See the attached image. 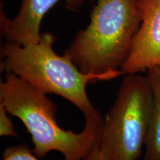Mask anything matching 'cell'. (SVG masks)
I'll return each instance as SVG.
<instances>
[{
    "instance_id": "cell-9",
    "label": "cell",
    "mask_w": 160,
    "mask_h": 160,
    "mask_svg": "<svg viewBox=\"0 0 160 160\" xmlns=\"http://www.w3.org/2000/svg\"><path fill=\"white\" fill-rule=\"evenodd\" d=\"M8 111L0 105V136L1 137H17L15 126L11 118Z\"/></svg>"
},
{
    "instance_id": "cell-8",
    "label": "cell",
    "mask_w": 160,
    "mask_h": 160,
    "mask_svg": "<svg viewBox=\"0 0 160 160\" xmlns=\"http://www.w3.org/2000/svg\"><path fill=\"white\" fill-rule=\"evenodd\" d=\"M1 160H42L28 145H12L6 148L2 152Z\"/></svg>"
},
{
    "instance_id": "cell-1",
    "label": "cell",
    "mask_w": 160,
    "mask_h": 160,
    "mask_svg": "<svg viewBox=\"0 0 160 160\" xmlns=\"http://www.w3.org/2000/svg\"><path fill=\"white\" fill-rule=\"evenodd\" d=\"M44 93L14 73L0 82V105L22 121L31 134L33 152L45 157L58 151L65 160H83L99 146L104 118H88L80 133L66 131L57 122L55 103Z\"/></svg>"
},
{
    "instance_id": "cell-5",
    "label": "cell",
    "mask_w": 160,
    "mask_h": 160,
    "mask_svg": "<svg viewBox=\"0 0 160 160\" xmlns=\"http://www.w3.org/2000/svg\"><path fill=\"white\" fill-rule=\"evenodd\" d=\"M138 4L142 22L128 57L120 68L125 75L160 65V0H138Z\"/></svg>"
},
{
    "instance_id": "cell-10",
    "label": "cell",
    "mask_w": 160,
    "mask_h": 160,
    "mask_svg": "<svg viewBox=\"0 0 160 160\" xmlns=\"http://www.w3.org/2000/svg\"><path fill=\"white\" fill-rule=\"evenodd\" d=\"M83 160H105V158H104L102 152L100 151L99 146V147L97 148L94 151L92 152L88 157L85 158V159Z\"/></svg>"
},
{
    "instance_id": "cell-4",
    "label": "cell",
    "mask_w": 160,
    "mask_h": 160,
    "mask_svg": "<svg viewBox=\"0 0 160 160\" xmlns=\"http://www.w3.org/2000/svg\"><path fill=\"white\" fill-rule=\"evenodd\" d=\"M152 106L153 93L147 76L125 74L103 119L99 150L105 160H138L142 157Z\"/></svg>"
},
{
    "instance_id": "cell-7",
    "label": "cell",
    "mask_w": 160,
    "mask_h": 160,
    "mask_svg": "<svg viewBox=\"0 0 160 160\" xmlns=\"http://www.w3.org/2000/svg\"><path fill=\"white\" fill-rule=\"evenodd\" d=\"M153 93V106L145 142L144 160H160V65L147 71Z\"/></svg>"
},
{
    "instance_id": "cell-2",
    "label": "cell",
    "mask_w": 160,
    "mask_h": 160,
    "mask_svg": "<svg viewBox=\"0 0 160 160\" xmlns=\"http://www.w3.org/2000/svg\"><path fill=\"white\" fill-rule=\"evenodd\" d=\"M56 37L50 32L39 41L25 45L5 42L1 49V71L14 73L44 93L58 95L74 105L85 119L102 117L89 99L88 84L109 81L124 75L121 70L83 73L67 54L53 50Z\"/></svg>"
},
{
    "instance_id": "cell-6",
    "label": "cell",
    "mask_w": 160,
    "mask_h": 160,
    "mask_svg": "<svg viewBox=\"0 0 160 160\" xmlns=\"http://www.w3.org/2000/svg\"><path fill=\"white\" fill-rule=\"evenodd\" d=\"M61 0H22L17 17L9 19L1 10L0 27L6 42L25 45L37 43L41 38L40 26L46 13ZM66 7L77 11L85 0H65Z\"/></svg>"
},
{
    "instance_id": "cell-3",
    "label": "cell",
    "mask_w": 160,
    "mask_h": 160,
    "mask_svg": "<svg viewBox=\"0 0 160 160\" xmlns=\"http://www.w3.org/2000/svg\"><path fill=\"white\" fill-rule=\"evenodd\" d=\"M142 22L138 0H97L89 25L65 53L83 73L120 70Z\"/></svg>"
}]
</instances>
